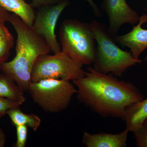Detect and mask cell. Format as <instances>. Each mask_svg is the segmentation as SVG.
<instances>
[{"instance_id": "1", "label": "cell", "mask_w": 147, "mask_h": 147, "mask_svg": "<svg viewBox=\"0 0 147 147\" xmlns=\"http://www.w3.org/2000/svg\"><path fill=\"white\" fill-rule=\"evenodd\" d=\"M72 82L79 102L103 117L123 119L128 106L144 99L142 92L132 83L91 67L84 77Z\"/></svg>"}, {"instance_id": "2", "label": "cell", "mask_w": 147, "mask_h": 147, "mask_svg": "<svg viewBox=\"0 0 147 147\" xmlns=\"http://www.w3.org/2000/svg\"><path fill=\"white\" fill-rule=\"evenodd\" d=\"M8 21L17 34L16 55L10 61L0 64V71L10 77L23 91H28L36 61L41 55L50 53L51 49L45 39L32 27L16 14H10Z\"/></svg>"}, {"instance_id": "3", "label": "cell", "mask_w": 147, "mask_h": 147, "mask_svg": "<svg viewBox=\"0 0 147 147\" xmlns=\"http://www.w3.org/2000/svg\"><path fill=\"white\" fill-rule=\"evenodd\" d=\"M90 25L96 43L93 63L96 70L121 77L128 69L142 62V60L133 57L131 53L119 47L103 24L93 20Z\"/></svg>"}, {"instance_id": "4", "label": "cell", "mask_w": 147, "mask_h": 147, "mask_svg": "<svg viewBox=\"0 0 147 147\" xmlns=\"http://www.w3.org/2000/svg\"><path fill=\"white\" fill-rule=\"evenodd\" d=\"M59 39L62 52L82 65L93 63L96 40L90 24L76 19L65 20L60 29Z\"/></svg>"}, {"instance_id": "5", "label": "cell", "mask_w": 147, "mask_h": 147, "mask_svg": "<svg viewBox=\"0 0 147 147\" xmlns=\"http://www.w3.org/2000/svg\"><path fill=\"white\" fill-rule=\"evenodd\" d=\"M28 92L33 101L45 112L59 113L68 107L77 90L70 81L49 79L32 82Z\"/></svg>"}, {"instance_id": "6", "label": "cell", "mask_w": 147, "mask_h": 147, "mask_svg": "<svg viewBox=\"0 0 147 147\" xmlns=\"http://www.w3.org/2000/svg\"><path fill=\"white\" fill-rule=\"evenodd\" d=\"M83 67L62 51L52 55L44 54L40 56L34 65L32 82L49 79L77 80L85 76Z\"/></svg>"}, {"instance_id": "7", "label": "cell", "mask_w": 147, "mask_h": 147, "mask_svg": "<svg viewBox=\"0 0 147 147\" xmlns=\"http://www.w3.org/2000/svg\"><path fill=\"white\" fill-rule=\"evenodd\" d=\"M69 4V0H63L57 4L39 7L35 13L32 27L45 39L54 54L61 51L55 34V28L61 13Z\"/></svg>"}, {"instance_id": "8", "label": "cell", "mask_w": 147, "mask_h": 147, "mask_svg": "<svg viewBox=\"0 0 147 147\" xmlns=\"http://www.w3.org/2000/svg\"><path fill=\"white\" fill-rule=\"evenodd\" d=\"M102 8L108 16V30L112 35H115L124 24L134 26L139 22V14L129 6L126 0H103Z\"/></svg>"}, {"instance_id": "9", "label": "cell", "mask_w": 147, "mask_h": 147, "mask_svg": "<svg viewBox=\"0 0 147 147\" xmlns=\"http://www.w3.org/2000/svg\"><path fill=\"white\" fill-rule=\"evenodd\" d=\"M145 23H147V14L144 13L140 16L139 22L131 31L113 38L115 41L123 47L129 48L133 57L136 59H139L141 54L147 48V30L142 27Z\"/></svg>"}, {"instance_id": "10", "label": "cell", "mask_w": 147, "mask_h": 147, "mask_svg": "<svg viewBox=\"0 0 147 147\" xmlns=\"http://www.w3.org/2000/svg\"><path fill=\"white\" fill-rule=\"evenodd\" d=\"M129 132L127 129L115 134L104 132L92 134L85 131L82 142L87 147H125Z\"/></svg>"}, {"instance_id": "11", "label": "cell", "mask_w": 147, "mask_h": 147, "mask_svg": "<svg viewBox=\"0 0 147 147\" xmlns=\"http://www.w3.org/2000/svg\"><path fill=\"white\" fill-rule=\"evenodd\" d=\"M147 119V98L128 106L123 119L126 129L133 132L141 126Z\"/></svg>"}, {"instance_id": "12", "label": "cell", "mask_w": 147, "mask_h": 147, "mask_svg": "<svg viewBox=\"0 0 147 147\" xmlns=\"http://www.w3.org/2000/svg\"><path fill=\"white\" fill-rule=\"evenodd\" d=\"M0 5L18 16L29 26H32L35 17L34 7L25 0H0Z\"/></svg>"}, {"instance_id": "13", "label": "cell", "mask_w": 147, "mask_h": 147, "mask_svg": "<svg viewBox=\"0 0 147 147\" xmlns=\"http://www.w3.org/2000/svg\"><path fill=\"white\" fill-rule=\"evenodd\" d=\"M24 92L10 77L0 72V97L8 98L21 105L26 100Z\"/></svg>"}, {"instance_id": "14", "label": "cell", "mask_w": 147, "mask_h": 147, "mask_svg": "<svg viewBox=\"0 0 147 147\" xmlns=\"http://www.w3.org/2000/svg\"><path fill=\"white\" fill-rule=\"evenodd\" d=\"M12 124L15 126L26 125L36 131L41 123V119L34 114H27L22 112L19 107L13 108L7 112Z\"/></svg>"}, {"instance_id": "15", "label": "cell", "mask_w": 147, "mask_h": 147, "mask_svg": "<svg viewBox=\"0 0 147 147\" xmlns=\"http://www.w3.org/2000/svg\"><path fill=\"white\" fill-rule=\"evenodd\" d=\"M5 22H0V64L7 60L13 46V37L5 26Z\"/></svg>"}, {"instance_id": "16", "label": "cell", "mask_w": 147, "mask_h": 147, "mask_svg": "<svg viewBox=\"0 0 147 147\" xmlns=\"http://www.w3.org/2000/svg\"><path fill=\"white\" fill-rule=\"evenodd\" d=\"M138 147H147V119L142 125L132 132Z\"/></svg>"}, {"instance_id": "17", "label": "cell", "mask_w": 147, "mask_h": 147, "mask_svg": "<svg viewBox=\"0 0 147 147\" xmlns=\"http://www.w3.org/2000/svg\"><path fill=\"white\" fill-rule=\"evenodd\" d=\"M17 140L15 146L25 147L26 144L28 137V127L26 125H18L16 126Z\"/></svg>"}, {"instance_id": "18", "label": "cell", "mask_w": 147, "mask_h": 147, "mask_svg": "<svg viewBox=\"0 0 147 147\" xmlns=\"http://www.w3.org/2000/svg\"><path fill=\"white\" fill-rule=\"evenodd\" d=\"M21 105L5 98L0 97V115L6 114L9 110L20 107Z\"/></svg>"}, {"instance_id": "19", "label": "cell", "mask_w": 147, "mask_h": 147, "mask_svg": "<svg viewBox=\"0 0 147 147\" xmlns=\"http://www.w3.org/2000/svg\"><path fill=\"white\" fill-rule=\"evenodd\" d=\"M30 4L34 8H38L44 6L57 4L63 0H30Z\"/></svg>"}, {"instance_id": "20", "label": "cell", "mask_w": 147, "mask_h": 147, "mask_svg": "<svg viewBox=\"0 0 147 147\" xmlns=\"http://www.w3.org/2000/svg\"><path fill=\"white\" fill-rule=\"evenodd\" d=\"M10 14L0 5V22L8 21Z\"/></svg>"}, {"instance_id": "21", "label": "cell", "mask_w": 147, "mask_h": 147, "mask_svg": "<svg viewBox=\"0 0 147 147\" xmlns=\"http://www.w3.org/2000/svg\"><path fill=\"white\" fill-rule=\"evenodd\" d=\"M85 1H87L89 3L90 5L91 6L95 15L98 17H100L101 16V13H100V10L95 3L94 2L93 0H85Z\"/></svg>"}, {"instance_id": "22", "label": "cell", "mask_w": 147, "mask_h": 147, "mask_svg": "<svg viewBox=\"0 0 147 147\" xmlns=\"http://www.w3.org/2000/svg\"><path fill=\"white\" fill-rule=\"evenodd\" d=\"M6 137L4 132L0 128V147H3L5 145Z\"/></svg>"}, {"instance_id": "23", "label": "cell", "mask_w": 147, "mask_h": 147, "mask_svg": "<svg viewBox=\"0 0 147 147\" xmlns=\"http://www.w3.org/2000/svg\"><path fill=\"white\" fill-rule=\"evenodd\" d=\"M144 60L145 61H147V55L146 56V57H145Z\"/></svg>"}, {"instance_id": "24", "label": "cell", "mask_w": 147, "mask_h": 147, "mask_svg": "<svg viewBox=\"0 0 147 147\" xmlns=\"http://www.w3.org/2000/svg\"><path fill=\"white\" fill-rule=\"evenodd\" d=\"M2 116H3V115H0V119H1V117Z\"/></svg>"}, {"instance_id": "25", "label": "cell", "mask_w": 147, "mask_h": 147, "mask_svg": "<svg viewBox=\"0 0 147 147\" xmlns=\"http://www.w3.org/2000/svg\"></svg>"}]
</instances>
